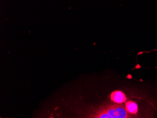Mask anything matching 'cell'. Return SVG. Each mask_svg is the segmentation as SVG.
<instances>
[{
  "label": "cell",
  "mask_w": 157,
  "mask_h": 118,
  "mask_svg": "<svg viewBox=\"0 0 157 118\" xmlns=\"http://www.w3.org/2000/svg\"><path fill=\"white\" fill-rule=\"evenodd\" d=\"M71 88L47 118H145L144 94L129 76L108 71L78 79Z\"/></svg>",
  "instance_id": "1"
}]
</instances>
